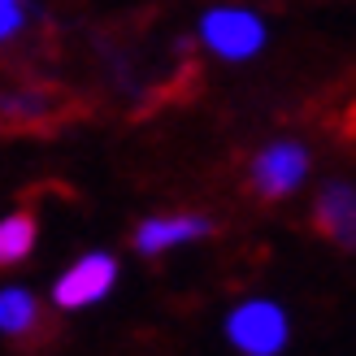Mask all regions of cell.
Returning a JSON list of instances; mask_svg holds the SVG:
<instances>
[{
    "label": "cell",
    "mask_w": 356,
    "mask_h": 356,
    "mask_svg": "<svg viewBox=\"0 0 356 356\" xmlns=\"http://www.w3.org/2000/svg\"><path fill=\"white\" fill-rule=\"evenodd\" d=\"M222 334L239 356H282L291 343V313L270 296H248L226 313Z\"/></svg>",
    "instance_id": "6da1fadb"
},
{
    "label": "cell",
    "mask_w": 356,
    "mask_h": 356,
    "mask_svg": "<svg viewBox=\"0 0 356 356\" xmlns=\"http://www.w3.org/2000/svg\"><path fill=\"white\" fill-rule=\"evenodd\" d=\"M113 287H118V261L109 252H87L52 282V305L65 313H79V309L109 300Z\"/></svg>",
    "instance_id": "7a4b0ae2"
},
{
    "label": "cell",
    "mask_w": 356,
    "mask_h": 356,
    "mask_svg": "<svg viewBox=\"0 0 356 356\" xmlns=\"http://www.w3.org/2000/svg\"><path fill=\"white\" fill-rule=\"evenodd\" d=\"M309 178V148L296 139H274L252 156V191L261 200H282Z\"/></svg>",
    "instance_id": "3957f363"
},
{
    "label": "cell",
    "mask_w": 356,
    "mask_h": 356,
    "mask_svg": "<svg viewBox=\"0 0 356 356\" xmlns=\"http://www.w3.org/2000/svg\"><path fill=\"white\" fill-rule=\"evenodd\" d=\"M204 44L226 61H243V57H257L261 44H265V26L257 13H243V9H213L204 22H200Z\"/></svg>",
    "instance_id": "277c9868"
},
{
    "label": "cell",
    "mask_w": 356,
    "mask_h": 356,
    "mask_svg": "<svg viewBox=\"0 0 356 356\" xmlns=\"http://www.w3.org/2000/svg\"><path fill=\"white\" fill-rule=\"evenodd\" d=\"M213 235V222L204 213H156V218H144L135 226V252L144 257H161L170 248H187Z\"/></svg>",
    "instance_id": "5b68a950"
},
{
    "label": "cell",
    "mask_w": 356,
    "mask_h": 356,
    "mask_svg": "<svg viewBox=\"0 0 356 356\" xmlns=\"http://www.w3.org/2000/svg\"><path fill=\"white\" fill-rule=\"evenodd\" d=\"M313 218L330 243H339L343 252H356V187L352 183H326L313 204Z\"/></svg>",
    "instance_id": "8992f818"
},
{
    "label": "cell",
    "mask_w": 356,
    "mask_h": 356,
    "mask_svg": "<svg viewBox=\"0 0 356 356\" xmlns=\"http://www.w3.org/2000/svg\"><path fill=\"white\" fill-rule=\"evenodd\" d=\"M35 326H40V300L26 287H17V282L0 287V334L5 339H22Z\"/></svg>",
    "instance_id": "52a82bcc"
},
{
    "label": "cell",
    "mask_w": 356,
    "mask_h": 356,
    "mask_svg": "<svg viewBox=\"0 0 356 356\" xmlns=\"http://www.w3.org/2000/svg\"><path fill=\"white\" fill-rule=\"evenodd\" d=\"M31 248H35V218L31 213H9V218H0V265L26 261Z\"/></svg>",
    "instance_id": "ba28073f"
},
{
    "label": "cell",
    "mask_w": 356,
    "mask_h": 356,
    "mask_svg": "<svg viewBox=\"0 0 356 356\" xmlns=\"http://www.w3.org/2000/svg\"><path fill=\"white\" fill-rule=\"evenodd\" d=\"M48 113V96L44 92H9L0 96V118L9 122H44Z\"/></svg>",
    "instance_id": "9c48e42d"
},
{
    "label": "cell",
    "mask_w": 356,
    "mask_h": 356,
    "mask_svg": "<svg viewBox=\"0 0 356 356\" xmlns=\"http://www.w3.org/2000/svg\"><path fill=\"white\" fill-rule=\"evenodd\" d=\"M26 26V0H0V44Z\"/></svg>",
    "instance_id": "30bf717a"
}]
</instances>
